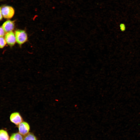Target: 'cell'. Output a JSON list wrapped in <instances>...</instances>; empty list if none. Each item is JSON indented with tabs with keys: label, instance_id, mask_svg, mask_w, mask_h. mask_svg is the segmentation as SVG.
Instances as JSON below:
<instances>
[{
	"label": "cell",
	"instance_id": "6da1fadb",
	"mask_svg": "<svg viewBox=\"0 0 140 140\" xmlns=\"http://www.w3.org/2000/svg\"><path fill=\"white\" fill-rule=\"evenodd\" d=\"M15 33L16 42L19 45L21 46L27 41V35L25 31L17 30L15 31Z\"/></svg>",
	"mask_w": 140,
	"mask_h": 140
},
{
	"label": "cell",
	"instance_id": "7a4b0ae2",
	"mask_svg": "<svg viewBox=\"0 0 140 140\" xmlns=\"http://www.w3.org/2000/svg\"><path fill=\"white\" fill-rule=\"evenodd\" d=\"M1 12L3 16L5 18H12L15 13L13 8L10 6H5L1 9Z\"/></svg>",
	"mask_w": 140,
	"mask_h": 140
},
{
	"label": "cell",
	"instance_id": "3957f363",
	"mask_svg": "<svg viewBox=\"0 0 140 140\" xmlns=\"http://www.w3.org/2000/svg\"><path fill=\"white\" fill-rule=\"evenodd\" d=\"M4 38L6 43L10 46L14 45L16 42L15 33L12 31L6 33Z\"/></svg>",
	"mask_w": 140,
	"mask_h": 140
},
{
	"label": "cell",
	"instance_id": "277c9868",
	"mask_svg": "<svg viewBox=\"0 0 140 140\" xmlns=\"http://www.w3.org/2000/svg\"><path fill=\"white\" fill-rule=\"evenodd\" d=\"M10 119L12 122L17 125H19L23 121L20 115L17 112L12 113L10 116Z\"/></svg>",
	"mask_w": 140,
	"mask_h": 140
},
{
	"label": "cell",
	"instance_id": "5b68a950",
	"mask_svg": "<svg viewBox=\"0 0 140 140\" xmlns=\"http://www.w3.org/2000/svg\"><path fill=\"white\" fill-rule=\"evenodd\" d=\"M18 125L19 134L23 135H25L28 133L30 129V127L27 122H23Z\"/></svg>",
	"mask_w": 140,
	"mask_h": 140
},
{
	"label": "cell",
	"instance_id": "8992f818",
	"mask_svg": "<svg viewBox=\"0 0 140 140\" xmlns=\"http://www.w3.org/2000/svg\"><path fill=\"white\" fill-rule=\"evenodd\" d=\"M2 27L5 32L12 31L15 27V23L14 21L7 20L2 24Z\"/></svg>",
	"mask_w": 140,
	"mask_h": 140
},
{
	"label": "cell",
	"instance_id": "52a82bcc",
	"mask_svg": "<svg viewBox=\"0 0 140 140\" xmlns=\"http://www.w3.org/2000/svg\"><path fill=\"white\" fill-rule=\"evenodd\" d=\"M9 137L7 131L3 130H0V140H9Z\"/></svg>",
	"mask_w": 140,
	"mask_h": 140
},
{
	"label": "cell",
	"instance_id": "ba28073f",
	"mask_svg": "<svg viewBox=\"0 0 140 140\" xmlns=\"http://www.w3.org/2000/svg\"><path fill=\"white\" fill-rule=\"evenodd\" d=\"M20 134L15 133L11 136L10 140H23L22 136Z\"/></svg>",
	"mask_w": 140,
	"mask_h": 140
},
{
	"label": "cell",
	"instance_id": "9c48e42d",
	"mask_svg": "<svg viewBox=\"0 0 140 140\" xmlns=\"http://www.w3.org/2000/svg\"><path fill=\"white\" fill-rule=\"evenodd\" d=\"M24 140H37V139L33 134L29 133L26 135Z\"/></svg>",
	"mask_w": 140,
	"mask_h": 140
},
{
	"label": "cell",
	"instance_id": "30bf717a",
	"mask_svg": "<svg viewBox=\"0 0 140 140\" xmlns=\"http://www.w3.org/2000/svg\"><path fill=\"white\" fill-rule=\"evenodd\" d=\"M6 44L5 39L3 37H0V48H3Z\"/></svg>",
	"mask_w": 140,
	"mask_h": 140
},
{
	"label": "cell",
	"instance_id": "8fae6325",
	"mask_svg": "<svg viewBox=\"0 0 140 140\" xmlns=\"http://www.w3.org/2000/svg\"><path fill=\"white\" fill-rule=\"evenodd\" d=\"M5 32L2 27H0V37H3L5 34Z\"/></svg>",
	"mask_w": 140,
	"mask_h": 140
},
{
	"label": "cell",
	"instance_id": "7c38bea8",
	"mask_svg": "<svg viewBox=\"0 0 140 140\" xmlns=\"http://www.w3.org/2000/svg\"><path fill=\"white\" fill-rule=\"evenodd\" d=\"M120 27L121 30L122 31H124L125 29V26L124 24H121L120 25Z\"/></svg>",
	"mask_w": 140,
	"mask_h": 140
},
{
	"label": "cell",
	"instance_id": "4fadbf2b",
	"mask_svg": "<svg viewBox=\"0 0 140 140\" xmlns=\"http://www.w3.org/2000/svg\"><path fill=\"white\" fill-rule=\"evenodd\" d=\"M2 15L1 12V9L0 7V21L2 20Z\"/></svg>",
	"mask_w": 140,
	"mask_h": 140
}]
</instances>
